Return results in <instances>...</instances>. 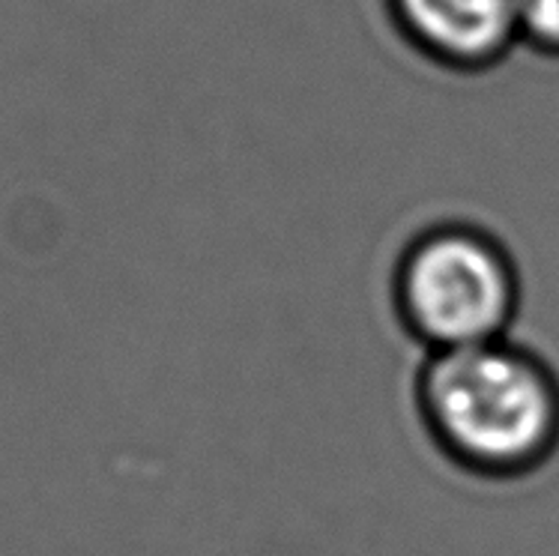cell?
Here are the masks:
<instances>
[{"instance_id": "7a4b0ae2", "label": "cell", "mask_w": 559, "mask_h": 556, "mask_svg": "<svg viewBox=\"0 0 559 556\" xmlns=\"http://www.w3.org/2000/svg\"><path fill=\"white\" fill-rule=\"evenodd\" d=\"M518 270L497 239L467 225L416 237L395 267V308L428 353L509 339Z\"/></svg>"}, {"instance_id": "3957f363", "label": "cell", "mask_w": 559, "mask_h": 556, "mask_svg": "<svg viewBox=\"0 0 559 556\" xmlns=\"http://www.w3.org/2000/svg\"><path fill=\"white\" fill-rule=\"evenodd\" d=\"M425 55L457 69L491 67L518 43V0H389Z\"/></svg>"}, {"instance_id": "277c9868", "label": "cell", "mask_w": 559, "mask_h": 556, "mask_svg": "<svg viewBox=\"0 0 559 556\" xmlns=\"http://www.w3.org/2000/svg\"><path fill=\"white\" fill-rule=\"evenodd\" d=\"M518 36L538 51L559 55V0H518Z\"/></svg>"}, {"instance_id": "6da1fadb", "label": "cell", "mask_w": 559, "mask_h": 556, "mask_svg": "<svg viewBox=\"0 0 559 556\" xmlns=\"http://www.w3.org/2000/svg\"><path fill=\"white\" fill-rule=\"evenodd\" d=\"M416 407L437 449L473 476H526L559 449L557 375L509 339L428 353Z\"/></svg>"}]
</instances>
